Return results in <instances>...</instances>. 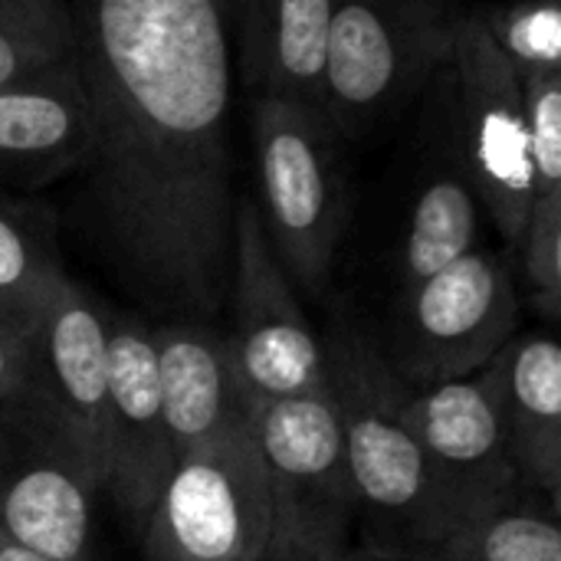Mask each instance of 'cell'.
<instances>
[{
  "label": "cell",
  "instance_id": "ba28073f",
  "mask_svg": "<svg viewBox=\"0 0 561 561\" xmlns=\"http://www.w3.org/2000/svg\"><path fill=\"white\" fill-rule=\"evenodd\" d=\"M108 316L66 273L49 289L26 342V388L16 414L62 440L105 490Z\"/></svg>",
  "mask_w": 561,
  "mask_h": 561
},
{
  "label": "cell",
  "instance_id": "cb8c5ba5",
  "mask_svg": "<svg viewBox=\"0 0 561 561\" xmlns=\"http://www.w3.org/2000/svg\"><path fill=\"white\" fill-rule=\"evenodd\" d=\"M523 82L526 151L536 197L561 187V72L533 76Z\"/></svg>",
  "mask_w": 561,
  "mask_h": 561
},
{
  "label": "cell",
  "instance_id": "7a4b0ae2",
  "mask_svg": "<svg viewBox=\"0 0 561 561\" xmlns=\"http://www.w3.org/2000/svg\"><path fill=\"white\" fill-rule=\"evenodd\" d=\"M355 510L368 519L371 556L404 559L444 536V503L408 417V391L378 345L352 322L322 342Z\"/></svg>",
  "mask_w": 561,
  "mask_h": 561
},
{
  "label": "cell",
  "instance_id": "83f0119b",
  "mask_svg": "<svg viewBox=\"0 0 561 561\" xmlns=\"http://www.w3.org/2000/svg\"><path fill=\"white\" fill-rule=\"evenodd\" d=\"M0 408H3V404H0Z\"/></svg>",
  "mask_w": 561,
  "mask_h": 561
},
{
  "label": "cell",
  "instance_id": "8fae6325",
  "mask_svg": "<svg viewBox=\"0 0 561 561\" xmlns=\"http://www.w3.org/2000/svg\"><path fill=\"white\" fill-rule=\"evenodd\" d=\"M408 417L431 460L447 529L523 493L506 437L500 355L473 375L408 394Z\"/></svg>",
  "mask_w": 561,
  "mask_h": 561
},
{
  "label": "cell",
  "instance_id": "30bf717a",
  "mask_svg": "<svg viewBox=\"0 0 561 561\" xmlns=\"http://www.w3.org/2000/svg\"><path fill=\"white\" fill-rule=\"evenodd\" d=\"M450 59L460 85V122L467 178L510 247H519L533 201V168L526 151L523 82L493 43L483 16L457 20Z\"/></svg>",
  "mask_w": 561,
  "mask_h": 561
},
{
  "label": "cell",
  "instance_id": "7c38bea8",
  "mask_svg": "<svg viewBox=\"0 0 561 561\" xmlns=\"http://www.w3.org/2000/svg\"><path fill=\"white\" fill-rule=\"evenodd\" d=\"M99 490L62 440L16 414V440L0 444V536L56 561H95Z\"/></svg>",
  "mask_w": 561,
  "mask_h": 561
},
{
  "label": "cell",
  "instance_id": "d4e9b609",
  "mask_svg": "<svg viewBox=\"0 0 561 561\" xmlns=\"http://www.w3.org/2000/svg\"><path fill=\"white\" fill-rule=\"evenodd\" d=\"M26 342L30 329L0 316V404L13 408L26 388Z\"/></svg>",
  "mask_w": 561,
  "mask_h": 561
},
{
  "label": "cell",
  "instance_id": "4316f807",
  "mask_svg": "<svg viewBox=\"0 0 561 561\" xmlns=\"http://www.w3.org/2000/svg\"><path fill=\"white\" fill-rule=\"evenodd\" d=\"M325 561H385L378 559V556H371V552H352V549H345L342 556H332V559Z\"/></svg>",
  "mask_w": 561,
  "mask_h": 561
},
{
  "label": "cell",
  "instance_id": "5b68a950",
  "mask_svg": "<svg viewBox=\"0 0 561 561\" xmlns=\"http://www.w3.org/2000/svg\"><path fill=\"white\" fill-rule=\"evenodd\" d=\"M141 549L145 561H266L270 493L250 424L174 457Z\"/></svg>",
  "mask_w": 561,
  "mask_h": 561
},
{
  "label": "cell",
  "instance_id": "4fadbf2b",
  "mask_svg": "<svg viewBox=\"0 0 561 561\" xmlns=\"http://www.w3.org/2000/svg\"><path fill=\"white\" fill-rule=\"evenodd\" d=\"M171 463L151 329L135 316H108L105 490L135 533H141Z\"/></svg>",
  "mask_w": 561,
  "mask_h": 561
},
{
  "label": "cell",
  "instance_id": "2e32d148",
  "mask_svg": "<svg viewBox=\"0 0 561 561\" xmlns=\"http://www.w3.org/2000/svg\"><path fill=\"white\" fill-rule=\"evenodd\" d=\"M89 99L76 53L59 66L0 89V174L49 178L79 164Z\"/></svg>",
  "mask_w": 561,
  "mask_h": 561
},
{
  "label": "cell",
  "instance_id": "52a82bcc",
  "mask_svg": "<svg viewBox=\"0 0 561 561\" xmlns=\"http://www.w3.org/2000/svg\"><path fill=\"white\" fill-rule=\"evenodd\" d=\"M398 345L388 358L404 385H440L490 365L519 325V293L510 263L470 250L457 263L401 293Z\"/></svg>",
  "mask_w": 561,
  "mask_h": 561
},
{
  "label": "cell",
  "instance_id": "ffe728a7",
  "mask_svg": "<svg viewBox=\"0 0 561 561\" xmlns=\"http://www.w3.org/2000/svg\"><path fill=\"white\" fill-rule=\"evenodd\" d=\"M76 53V33L59 0H0V89L46 72Z\"/></svg>",
  "mask_w": 561,
  "mask_h": 561
},
{
  "label": "cell",
  "instance_id": "7402d4cb",
  "mask_svg": "<svg viewBox=\"0 0 561 561\" xmlns=\"http://www.w3.org/2000/svg\"><path fill=\"white\" fill-rule=\"evenodd\" d=\"M483 23L519 79L561 72V13L556 3L536 0L483 13Z\"/></svg>",
  "mask_w": 561,
  "mask_h": 561
},
{
  "label": "cell",
  "instance_id": "44dd1931",
  "mask_svg": "<svg viewBox=\"0 0 561 561\" xmlns=\"http://www.w3.org/2000/svg\"><path fill=\"white\" fill-rule=\"evenodd\" d=\"M59 276L36 237L0 210V316L30 329Z\"/></svg>",
  "mask_w": 561,
  "mask_h": 561
},
{
  "label": "cell",
  "instance_id": "6da1fadb",
  "mask_svg": "<svg viewBox=\"0 0 561 561\" xmlns=\"http://www.w3.org/2000/svg\"><path fill=\"white\" fill-rule=\"evenodd\" d=\"M92 227L154 306L214 316L233 279L227 0H79Z\"/></svg>",
  "mask_w": 561,
  "mask_h": 561
},
{
  "label": "cell",
  "instance_id": "9c48e42d",
  "mask_svg": "<svg viewBox=\"0 0 561 561\" xmlns=\"http://www.w3.org/2000/svg\"><path fill=\"white\" fill-rule=\"evenodd\" d=\"M233 332L227 335L250 411L325 385V348L283 273L253 197L233 214Z\"/></svg>",
  "mask_w": 561,
  "mask_h": 561
},
{
  "label": "cell",
  "instance_id": "9a60e30c",
  "mask_svg": "<svg viewBox=\"0 0 561 561\" xmlns=\"http://www.w3.org/2000/svg\"><path fill=\"white\" fill-rule=\"evenodd\" d=\"M500 388L516 480L559 510L561 348L549 332L513 335L500 352Z\"/></svg>",
  "mask_w": 561,
  "mask_h": 561
},
{
  "label": "cell",
  "instance_id": "d6986e66",
  "mask_svg": "<svg viewBox=\"0 0 561 561\" xmlns=\"http://www.w3.org/2000/svg\"><path fill=\"white\" fill-rule=\"evenodd\" d=\"M480 201L467 171L437 174L414 201L401 247V293L477 250Z\"/></svg>",
  "mask_w": 561,
  "mask_h": 561
},
{
  "label": "cell",
  "instance_id": "603a6c76",
  "mask_svg": "<svg viewBox=\"0 0 561 561\" xmlns=\"http://www.w3.org/2000/svg\"><path fill=\"white\" fill-rule=\"evenodd\" d=\"M519 250L536 306L556 319L561 306V187L533 201Z\"/></svg>",
  "mask_w": 561,
  "mask_h": 561
},
{
  "label": "cell",
  "instance_id": "5bb4252c",
  "mask_svg": "<svg viewBox=\"0 0 561 561\" xmlns=\"http://www.w3.org/2000/svg\"><path fill=\"white\" fill-rule=\"evenodd\" d=\"M151 345L174 457L250 424V404L227 335L207 322L178 319L151 329Z\"/></svg>",
  "mask_w": 561,
  "mask_h": 561
},
{
  "label": "cell",
  "instance_id": "484cf974",
  "mask_svg": "<svg viewBox=\"0 0 561 561\" xmlns=\"http://www.w3.org/2000/svg\"><path fill=\"white\" fill-rule=\"evenodd\" d=\"M0 561H56V559L39 556V552L26 549V546L13 542V539H7V536H0Z\"/></svg>",
  "mask_w": 561,
  "mask_h": 561
},
{
  "label": "cell",
  "instance_id": "ac0fdd59",
  "mask_svg": "<svg viewBox=\"0 0 561 561\" xmlns=\"http://www.w3.org/2000/svg\"><path fill=\"white\" fill-rule=\"evenodd\" d=\"M394 561H561L559 510L523 490Z\"/></svg>",
  "mask_w": 561,
  "mask_h": 561
},
{
  "label": "cell",
  "instance_id": "3957f363",
  "mask_svg": "<svg viewBox=\"0 0 561 561\" xmlns=\"http://www.w3.org/2000/svg\"><path fill=\"white\" fill-rule=\"evenodd\" d=\"M270 493L266 561H325L348 549L358 516L329 381L250 411Z\"/></svg>",
  "mask_w": 561,
  "mask_h": 561
},
{
  "label": "cell",
  "instance_id": "e0dca14e",
  "mask_svg": "<svg viewBox=\"0 0 561 561\" xmlns=\"http://www.w3.org/2000/svg\"><path fill=\"white\" fill-rule=\"evenodd\" d=\"M332 3L243 0V66L263 99H286L322 112Z\"/></svg>",
  "mask_w": 561,
  "mask_h": 561
},
{
  "label": "cell",
  "instance_id": "8992f818",
  "mask_svg": "<svg viewBox=\"0 0 561 561\" xmlns=\"http://www.w3.org/2000/svg\"><path fill=\"white\" fill-rule=\"evenodd\" d=\"M457 16L447 0H335L322 112L335 131H362L450 59Z\"/></svg>",
  "mask_w": 561,
  "mask_h": 561
},
{
  "label": "cell",
  "instance_id": "277c9868",
  "mask_svg": "<svg viewBox=\"0 0 561 561\" xmlns=\"http://www.w3.org/2000/svg\"><path fill=\"white\" fill-rule=\"evenodd\" d=\"M253 145L260 178V220L289 283L319 296L332 276L345 230V181L335 151V128L322 112L256 99Z\"/></svg>",
  "mask_w": 561,
  "mask_h": 561
}]
</instances>
